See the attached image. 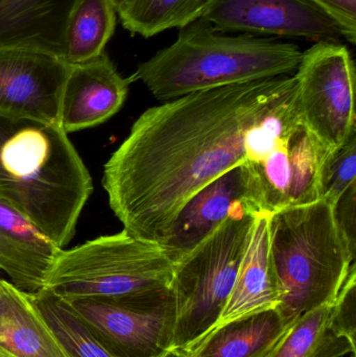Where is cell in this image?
<instances>
[{
    "instance_id": "ac0fdd59",
    "label": "cell",
    "mask_w": 356,
    "mask_h": 357,
    "mask_svg": "<svg viewBox=\"0 0 356 357\" xmlns=\"http://www.w3.org/2000/svg\"><path fill=\"white\" fill-rule=\"evenodd\" d=\"M0 354L8 357H68L31 296L1 277Z\"/></svg>"
},
{
    "instance_id": "30bf717a",
    "label": "cell",
    "mask_w": 356,
    "mask_h": 357,
    "mask_svg": "<svg viewBox=\"0 0 356 357\" xmlns=\"http://www.w3.org/2000/svg\"><path fill=\"white\" fill-rule=\"evenodd\" d=\"M261 212L265 211L258 183L249 163L244 162L194 193L161 245L177 262L231 216Z\"/></svg>"
},
{
    "instance_id": "7a4b0ae2",
    "label": "cell",
    "mask_w": 356,
    "mask_h": 357,
    "mask_svg": "<svg viewBox=\"0 0 356 357\" xmlns=\"http://www.w3.org/2000/svg\"><path fill=\"white\" fill-rule=\"evenodd\" d=\"M92 191L91 176L60 125L0 113V197L62 249Z\"/></svg>"
},
{
    "instance_id": "2e32d148",
    "label": "cell",
    "mask_w": 356,
    "mask_h": 357,
    "mask_svg": "<svg viewBox=\"0 0 356 357\" xmlns=\"http://www.w3.org/2000/svg\"><path fill=\"white\" fill-rule=\"evenodd\" d=\"M269 216L268 212H261L255 218L233 291L217 325L277 307L278 293L270 258Z\"/></svg>"
},
{
    "instance_id": "52a82bcc",
    "label": "cell",
    "mask_w": 356,
    "mask_h": 357,
    "mask_svg": "<svg viewBox=\"0 0 356 357\" xmlns=\"http://www.w3.org/2000/svg\"><path fill=\"white\" fill-rule=\"evenodd\" d=\"M294 75L302 123L336 150L356 133L355 67L350 50L340 42H316L302 52Z\"/></svg>"
},
{
    "instance_id": "9c48e42d",
    "label": "cell",
    "mask_w": 356,
    "mask_h": 357,
    "mask_svg": "<svg viewBox=\"0 0 356 357\" xmlns=\"http://www.w3.org/2000/svg\"><path fill=\"white\" fill-rule=\"evenodd\" d=\"M199 19L222 33L345 40L340 26L309 0H209Z\"/></svg>"
},
{
    "instance_id": "6da1fadb",
    "label": "cell",
    "mask_w": 356,
    "mask_h": 357,
    "mask_svg": "<svg viewBox=\"0 0 356 357\" xmlns=\"http://www.w3.org/2000/svg\"><path fill=\"white\" fill-rule=\"evenodd\" d=\"M295 82L293 75L224 86L144 111L104 167L123 230L161 245L194 193L246 161L249 130Z\"/></svg>"
},
{
    "instance_id": "7c38bea8",
    "label": "cell",
    "mask_w": 356,
    "mask_h": 357,
    "mask_svg": "<svg viewBox=\"0 0 356 357\" xmlns=\"http://www.w3.org/2000/svg\"><path fill=\"white\" fill-rule=\"evenodd\" d=\"M70 67L62 56L43 50H0V113L60 125Z\"/></svg>"
},
{
    "instance_id": "4316f807",
    "label": "cell",
    "mask_w": 356,
    "mask_h": 357,
    "mask_svg": "<svg viewBox=\"0 0 356 357\" xmlns=\"http://www.w3.org/2000/svg\"><path fill=\"white\" fill-rule=\"evenodd\" d=\"M158 357H189L188 356L187 351L184 349H179V348H169V349L165 350L162 354H160Z\"/></svg>"
},
{
    "instance_id": "83f0119b",
    "label": "cell",
    "mask_w": 356,
    "mask_h": 357,
    "mask_svg": "<svg viewBox=\"0 0 356 357\" xmlns=\"http://www.w3.org/2000/svg\"><path fill=\"white\" fill-rule=\"evenodd\" d=\"M111 3L113 4V6H114L115 10H117V13L119 12V10H121V8H123V6H125V4L127 3V1L129 0H110Z\"/></svg>"
},
{
    "instance_id": "484cf974",
    "label": "cell",
    "mask_w": 356,
    "mask_h": 357,
    "mask_svg": "<svg viewBox=\"0 0 356 357\" xmlns=\"http://www.w3.org/2000/svg\"><path fill=\"white\" fill-rule=\"evenodd\" d=\"M356 183H353L334 205V216L351 252L355 254Z\"/></svg>"
},
{
    "instance_id": "5b68a950",
    "label": "cell",
    "mask_w": 356,
    "mask_h": 357,
    "mask_svg": "<svg viewBox=\"0 0 356 357\" xmlns=\"http://www.w3.org/2000/svg\"><path fill=\"white\" fill-rule=\"evenodd\" d=\"M173 268L162 245L123 230L62 249L46 287L66 301L125 297L169 289Z\"/></svg>"
},
{
    "instance_id": "3957f363",
    "label": "cell",
    "mask_w": 356,
    "mask_h": 357,
    "mask_svg": "<svg viewBox=\"0 0 356 357\" xmlns=\"http://www.w3.org/2000/svg\"><path fill=\"white\" fill-rule=\"evenodd\" d=\"M299 46L271 38L228 35L198 19L180 29L177 39L138 66L140 81L159 100L296 73Z\"/></svg>"
},
{
    "instance_id": "8fae6325",
    "label": "cell",
    "mask_w": 356,
    "mask_h": 357,
    "mask_svg": "<svg viewBox=\"0 0 356 357\" xmlns=\"http://www.w3.org/2000/svg\"><path fill=\"white\" fill-rule=\"evenodd\" d=\"M330 152L302 123L261 162H248L258 183L263 211L273 213L321 199L322 169Z\"/></svg>"
},
{
    "instance_id": "d6986e66",
    "label": "cell",
    "mask_w": 356,
    "mask_h": 357,
    "mask_svg": "<svg viewBox=\"0 0 356 357\" xmlns=\"http://www.w3.org/2000/svg\"><path fill=\"white\" fill-rule=\"evenodd\" d=\"M116 19L117 10L110 0H77L65 29V60L81 64L104 54Z\"/></svg>"
},
{
    "instance_id": "9a60e30c",
    "label": "cell",
    "mask_w": 356,
    "mask_h": 357,
    "mask_svg": "<svg viewBox=\"0 0 356 357\" xmlns=\"http://www.w3.org/2000/svg\"><path fill=\"white\" fill-rule=\"evenodd\" d=\"M77 0H0V50L31 48L64 59L67 20Z\"/></svg>"
},
{
    "instance_id": "cb8c5ba5",
    "label": "cell",
    "mask_w": 356,
    "mask_h": 357,
    "mask_svg": "<svg viewBox=\"0 0 356 357\" xmlns=\"http://www.w3.org/2000/svg\"><path fill=\"white\" fill-rule=\"evenodd\" d=\"M330 327L339 337L348 340L356 346V266L341 287L334 303L330 306Z\"/></svg>"
},
{
    "instance_id": "603a6c76",
    "label": "cell",
    "mask_w": 356,
    "mask_h": 357,
    "mask_svg": "<svg viewBox=\"0 0 356 357\" xmlns=\"http://www.w3.org/2000/svg\"><path fill=\"white\" fill-rule=\"evenodd\" d=\"M356 133L345 144L332 150L322 169L321 199L334 206L343 193L356 183Z\"/></svg>"
},
{
    "instance_id": "f1b7e54d",
    "label": "cell",
    "mask_w": 356,
    "mask_h": 357,
    "mask_svg": "<svg viewBox=\"0 0 356 357\" xmlns=\"http://www.w3.org/2000/svg\"><path fill=\"white\" fill-rule=\"evenodd\" d=\"M0 357H8V356H4V354H0Z\"/></svg>"
},
{
    "instance_id": "44dd1931",
    "label": "cell",
    "mask_w": 356,
    "mask_h": 357,
    "mask_svg": "<svg viewBox=\"0 0 356 357\" xmlns=\"http://www.w3.org/2000/svg\"><path fill=\"white\" fill-rule=\"evenodd\" d=\"M31 298L67 356L114 357L68 301L48 287Z\"/></svg>"
},
{
    "instance_id": "f546056e",
    "label": "cell",
    "mask_w": 356,
    "mask_h": 357,
    "mask_svg": "<svg viewBox=\"0 0 356 357\" xmlns=\"http://www.w3.org/2000/svg\"><path fill=\"white\" fill-rule=\"evenodd\" d=\"M346 357V356H345ZM350 357H355V354H351V356Z\"/></svg>"
},
{
    "instance_id": "4fadbf2b",
    "label": "cell",
    "mask_w": 356,
    "mask_h": 357,
    "mask_svg": "<svg viewBox=\"0 0 356 357\" xmlns=\"http://www.w3.org/2000/svg\"><path fill=\"white\" fill-rule=\"evenodd\" d=\"M132 83V77H123L106 52L71 64L61 98V127L68 134L108 121L125 104Z\"/></svg>"
},
{
    "instance_id": "7402d4cb",
    "label": "cell",
    "mask_w": 356,
    "mask_h": 357,
    "mask_svg": "<svg viewBox=\"0 0 356 357\" xmlns=\"http://www.w3.org/2000/svg\"><path fill=\"white\" fill-rule=\"evenodd\" d=\"M209 0H129L117 13L132 35L150 38L198 20Z\"/></svg>"
},
{
    "instance_id": "d4e9b609",
    "label": "cell",
    "mask_w": 356,
    "mask_h": 357,
    "mask_svg": "<svg viewBox=\"0 0 356 357\" xmlns=\"http://www.w3.org/2000/svg\"><path fill=\"white\" fill-rule=\"evenodd\" d=\"M327 14L344 33L349 43L356 41V0H309Z\"/></svg>"
},
{
    "instance_id": "277c9868",
    "label": "cell",
    "mask_w": 356,
    "mask_h": 357,
    "mask_svg": "<svg viewBox=\"0 0 356 357\" xmlns=\"http://www.w3.org/2000/svg\"><path fill=\"white\" fill-rule=\"evenodd\" d=\"M270 258L278 293L277 310L292 324L301 314L332 305L355 254L334 216L320 199L270 213Z\"/></svg>"
},
{
    "instance_id": "ba28073f",
    "label": "cell",
    "mask_w": 356,
    "mask_h": 357,
    "mask_svg": "<svg viewBox=\"0 0 356 357\" xmlns=\"http://www.w3.org/2000/svg\"><path fill=\"white\" fill-rule=\"evenodd\" d=\"M114 357H158L173 345V289L68 301Z\"/></svg>"
},
{
    "instance_id": "8992f818",
    "label": "cell",
    "mask_w": 356,
    "mask_h": 357,
    "mask_svg": "<svg viewBox=\"0 0 356 357\" xmlns=\"http://www.w3.org/2000/svg\"><path fill=\"white\" fill-rule=\"evenodd\" d=\"M254 214L231 216L175 262L176 304L171 347L187 349L219 324L235 284Z\"/></svg>"
},
{
    "instance_id": "e0dca14e",
    "label": "cell",
    "mask_w": 356,
    "mask_h": 357,
    "mask_svg": "<svg viewBox=\"0 0 356 357\" xmlns=\"http://www.w3.org/2000/svg\"><path fill=\"white\" fill-rule=\"evenodd\" d=\"M290 326L269 308L217 325L185 350L189 357H267Z\"/></svg>"
},
{
    "instance_id": "ffe728a7",
    "label": "cell",
    "mask_w": 356,
    "mask_h": 357,
    "mask_svg": "<svg viewBox=\"0 0 356 357\" xmlns=\"http://www.w3.org/2000/svg\"><path fill=\"white\" fill-rule=\"evenodd\" d=\"M330 306L301 314L267 357H345L355 354L356 346L339 337L330 327Z\"/></svg>"
},
{
    "instance_id": "5bb4252c",
    "label": "cell",
    "mask_w": 356,
    "mask_h": 357,
    "mask_svg": "<svg viewBox=\"0 0 356 357\" xmlns=\"http://www.w3.org/2000/svg\"><path fill=\"white\" fill-rule=\"evenodd\" d=\"M61 251L35 222L0 197V271L15 287L27 295L39 293Z\"/></svg>"
}]
</instances>
